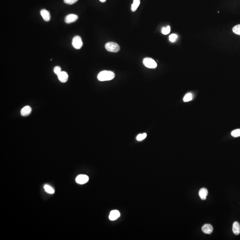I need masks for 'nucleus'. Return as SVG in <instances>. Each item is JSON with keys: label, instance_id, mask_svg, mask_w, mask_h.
I'll return each instance as SVG.
<instances>
[{"label": "nucleus", "instance_id": "f03ea898", "mask_svg": "<svg viewBox=\"0 0 240 240\" xmlns=\"http://www.w3.org/2000/svg\"><path fill=\"white\" fill-rule=\"evenodd\" d=\"M105 48L109 52L117 53L120 50V46L114 42H107L105 45Z\"/></svg>", "mask_w": 240, "mask_h": 240}, {"label": "nucleus", "instance_id": "f257e3e1", "mask_svg": "<svg viewBox=\"0 0 240 240\" xmlns=\"http://www.w3.org/2000/svg\"><path fill=\"white\" fill-rule=\"evenodd\" d=\"M115 73L110 71H101L97 75V79L101 81H108L113 80L115 77Z\"/></svg>", "mask_w": 240, "mask_h": 240}, {"label": "nucleus", "instance_id": "20e7f679", "mask_svg": "<svg viewBox=\"0 0 240 240\" xmlns=\"http://www.w3.org/2000/svg\"><path fill=\"white\" fill-rule=\"evenodd\" d=\"M72 45L76 49H80L83 45L81 37L79 36H75L72 40Z\"/></svg>", "mask_w": 240, "mask_h": 240}, {"label": "nucleus", "instance_id": "b1692460", "mask_svg": "<svg viewBox=\"0 0 240 240\" xmlns=\"http://www.w3.org/2000/svg\"><path fill=\"white\" fill-rule=\"evenodd\" d=\"M100 1L101 2L104 3V2H105L106 1V0H100Z\"/></svg>", "mask_w": 240, "mask_h": 240}, {"label": "nucleus", "instance_id": "9d476101", "mask_svg": "<svg viewBox=\"0 0 240 240\" xmlns=\"http://www.w3.org/2000/svg\"><path fill=\"white\" fill-rule=\"evenodd\" d=\"M120 216V212L117 210H114L110 212L109 218L111 221L117 220Z\"/></svg>", "mask_w": 240, "mask_h": 240}, {"label": "nucleus", "instance_id": "6e6552de", "mask_svg": "<svg viewBox=\"0 0 240 240\" xmlns=\"http://www.w3.org/2000/svg\"><path fill=\"white\" fill-rule=\"evenodd\" d=\"M40 14L42 16V18L45 21H50L51 16L49 11L45 9H42L41 10Z\"/></svg>", "mask_w": 240, "mask_h": 240}, {"label": "nucleus", "instance_id": "2eb2a0df", "mask_svg": "<svg viewBox=\"0 0 240 240\" xmlns=\"http://www.w3.org/2000/svg\"><path fill=\"white\" fill-rule=\"evenodd\" d=\"M192 99H193V95H192V93H187L184 97V98H183V101L184 102H188V101H191Z\"/></svg>", "mask_w": 240, "mask_h": 240}, {"label": "nucleus", "instance_id": "6ab92c4d", "mask_svg": "<svg viewBox=\"0 0 240 240\" xmlns=\"http://www.w3.org/2000/svg\"><path fill=\"white\" fill-rule=\"evenodd\" d=\"M161 32L164 35H167V34H169L170 32V26H168L167 27H164V28H162Z\"/></svg>", "mask_w": 240, "mask_h": 240}, {"label": "nucleus", "instance_id": "4be33fe9", "mask_svg": "<svg viewBox=\"0 0 240 240\" xmlns=\"http://www.w3.org/2000/svg\"><path fill=\"white\" fill-rule=\"evenodd\" d=\"M53 71H54V73L57 76L61 72V68L58 66H56L54 68Z\"/></svg>", "mask_w": 240, "mask_h": 240}, {"label": "nucleus", "instance_id": "f3484780", "mask_svg": "<svg viewBox=\"0 0 240 240\" xmlns=\"http://www.w3.org/2000/svg\"><path fill=\"white\" fill-rule=\"evenodd\" d=\"M231 135L233 137H240V129H235L231 132Z\"/></svg>", "mask_w": 240, "mask_h": 240}, {"label": "nucleus", "instance_id": "0eeeda50", "mask_svg": "<svg viewBox=\"0 0 240 240\" xmlns=\"http://www.w3.org/2000/svg\"><path fill=\"white\" fill-rule=\"evenodd\" d=\"M201 229H202V232L205 234H210L213 231V226L210 224H205L202 226Z\"/></svg>", "mask_w": 240, "mask_h": 240}, {"label": "nucleus", "instance_id": "f8f14e48", "mask_svg": "<svg viewBox=\"0 0 240 240\" xmlns=\"http://www.w3.org/2000/svg\"><path fill=\"white\" fill-rule=\"evenodd\" d=\"M208 194V191L206 188H201L199 190V195L201 200H205L206 199Z\"/></svg>", "mask_w": 240, "mask_h": 240}, {"label": "nucleus", "instance_id": "aec40b11", "mask_svg": "<svg viewBox=\"0 0 240 240\" xmlns=\"http://www.w3.org/2000/svg\"><path fill=\"white\" fill-rule=\"evenodd\" d=\"M147 137V134L146 133L140 134L137 137V140L138 141H141L142 140L145 139Z\"/></svg>", "mask_w": 240, "mask_h": 240}, {"label": "nucleus", "instance_id": "412c9836", "mask_svg": "<svg viewBox=\"0 0 240 240\" xmlns=\"http://www.w3.org/2000/svg\"><path fill=\"white\" fill-rule=\"evenodd\" d=\"M177 38V35L174 33L171 34L169 37V41L172 42H175Z\"/></svg>", "mask_w": 240, "mask_h": 240}, {"label": "nucleus", "instance_id": "423d86ee", "mask_svg": "<svg viewBox=\"0 0 240 240\" xmlns=\"http://www.w3.org/2000/svg\"><path fill=\"white\" fill-rule=\"evenodd\" d=\"M78 18V16L76 14H69L65 17V21L67 24H70V23L76 21Z\"/></svg>", "mask_w": 240, "mask_h": 240}, {"label": "nucleus", "instance_id": "39448f33", "mask_svg": "<svg viewBox=\"0 0 240 240\" xmlns=\"http://www.w3.org/2000/svg\"><path fill=\"white\" fill-rule=\"evenodd\" d=\"M89 180V177L87 175H84V174H81V175H79L77 176V177L76 178V181L77 183L79 184H85L87 183Z\"/></svg>", "mask_w": 240, "mask_h": 240}, {"label": "nucleus", "instance_id": "4468645a", "mask_svg": "<svg viewBox=\"0 0 240 240\" xmlns=\"http://www.w3.org/2000/svg\"><path fill=\"white\" fill-rule=\"evenodd\" d=\"M140 4V0H133V4L131 6V10L132 12H135L139 7Z\"/></svg>", "mask_w": 240, "mask_h": 240}, {"label": "nucleus", "instance_id": "a211bd4d", "mask_svg": "<svg viewBox=\"0 0 240 240\" xmlns=\"http://www.w3.org/2000/svg\"><path fill=\"white\" fill-rule=\"evenodd\" d=\"M233 31L235 34L240 35V25H237L233 27Z\"/></svg>", "mask_w": 240, "mask_h": 240}, {"label": "nucleus", "instance_id": "9b49d317", "mask_svg": "<svg viewBox=\"0 0 240 240\" xmlns=\"http://www.w3.org/2000/svg\"><path fill=\"white\" fill-rule=\"evenodd\" d=\"M32 109L29 106H25L22 108L21 111V114L23 117L28 116L31 113Z\"/></svg>", "mask_w": 240, "mask_h": 240}, {"label": "nucleus", "instance_id": "ddd939ff", "mask_svg": "<svg viewBox=\"0 0 240 240\" xmlns=\"http://www.w3.org/2000/svg\"><path fill=\"white\" fill-rule=\"evenodd\" d=\"M233 231L234 234L238 235L240 233V224L237 221H235L233 225Z\"/></svg>", "mask_w": 240, "mask_h": 240}, {"label": "nucleus", "instance_id": "7ed1b4c3", "mask_svg": "<svg viewBox=\"0 0 240 240\" xmlns=\"http://www.w3.org/2000/svg\"><path fill=\"white\" fill-rule=\"evenodd\" d=\"M144 65L149 69H155L157 67V64L156 61L152 58L149 57H146L143 60Z\"/></svg>", "mask_w": 240, "mask_h": 240}, {"label": "nucleus", "instance_id": "5701e85b", "mask_svg": "<svg viewBox=\"0 0 240 240\" xmlns=\"http://www.w3.org/2000/svg\"><path fill=\"white\" fill-rule=\"evenodd\" d=\"M78 0H64V3L68 5H73L76 2H77Z\"/></svg>", "mask_w": 240, "mask_h": 240}, {"label": "nucleus", "instance_id": "dca6fc26", "mask_svg": "<svg viewBox=\"0 0 240 240\" xmlns=\"http://www.w3.org/2000/svg\"><path fill=\"white\" fill-rule=\"evenodd\" d=\"M44 189H45V191L48 193L52 194V193H54V189L51 186H49V185H45Z\"/></svg>", "mask_w": 240, "mask_h": 240}, {"label": "nucleus", "instance_id": "1a4fd4ad", "mask_svg": "<svg viewBox=\"0 0 240 240\" xmlns=\"http://www.w3.org/2000/svg\"><path fill=\"white\" fill-rule=\"evenodd\" d=\"M59 81L62 83H65L68 81V76L67 73L64 71H61V73L57 75Z\"/></svg>", "mask_w": 240, "mask_h": 240}]
</instances>
